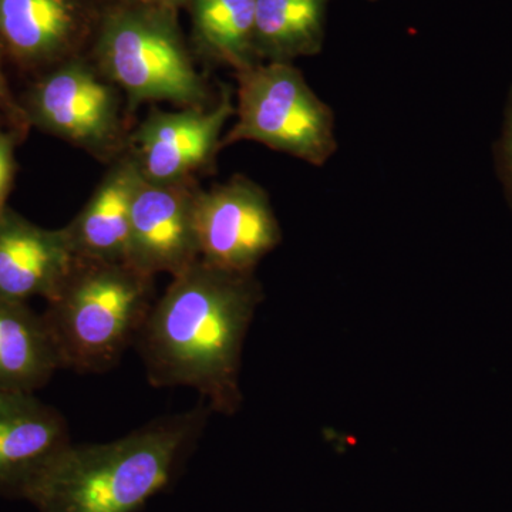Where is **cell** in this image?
<instances>
[{
	"instance_id": "cell-12",
	"label": "cell",
	"mask_w": 512,
	"mask_h": 512,
	"mask_svg": "<svg viewBox=\"0 0 512 512\" xmlns=\"http://www.w3.org/2000/svg\"><path fill=\"white\" fill-rule=\"evenodd\" d=\"M76 259L66 227H40L9 207L0 212V298L49 301Z\"/></svg>"
},
{
	"instance_id": "cell-6",
	"label": "cell",
	"mask_w": 512,
	"mask_h": 512,
	"mask_svg": "<svg viewBox=\"0 0 512 512\" xmlns=\"http://www.w3.org/2000/svg\"><path fill=\"white\" fill-rule=\"evenodd\" d=\"M29 127L110 164L130 143L126 97L93 60L73 57L36 76L20 100Z\"/></svg>"
},
{
	"instance_id": "cell-18",
	"label": "cell",
	"mask_w": 512,
	"mask_h": 512,
	"mask_svg": "<svg viewBox=\"0 0 512 512\" xmlns=\"http://www.w3.org/2000/svg\"><path fill=\"white\" fill-rule=\"evenodd\" d=\"M26 131L20 128H0V212L8 208L10 191L15 183L16 148Z\"/></svg>"
},
{
	"instance_id": "cell-15",
	"label": "cell",
	"mask_w": 512,
	"mask_h": 512,
	"mask_svg": "<svg viewBox=\"0 0 512 512\" xmlns=\"http://www.w3.org/2000/svg\"><path fill=\"white\" fill-rule=\"evenodd\" d=\"M332 0H255L259 62L295 63L322 53Z\"/></svg>"
},
{
	"instance_id": "cell-3",
	"label": "cell",
	"mask_w": 512,
	"mask_h": 512,
	"mask_svg": "<svg viewBox=\"0 0 512 512\" xmlns=\"http://www.w3.org/2000/svg\"><path fill=\"white\" fill-rule=\"evenodd\" d=\"M154 302V276L124 262L77 258L43 313L62 367L103 373L116 366Z\"/></svg>"
},
{
	"instance_id": "cell-20",
	"label": "cell",
	"mask_w": 512,
	"mask_h": 512,
	"mask_svg": "<svg viewBox=\"0 0 512 512\" xmlns=\"http://www.w3.org/2000/svg\"><path fill=\"white\" fill-rule=\"evenodd\" d=\"M128 2L146 3V5L177 10L180 8H187L190 0H128Z\"/></svg>"
},
{
	"instance_id": "cell-11",
	"label": "cell",
	"mask_w": 512,
	"mask_h": 512,
	"mask_svg": "<svg viewBox=\"0 0 512 512\" xmlns=\"http://www.w3.org/2000/svg\"><path fill=\"white\" fill-rule=\"evenodd\" d=\"M72 446L69 426L35 393L0 390V495L25 500L37 478Z\"/></svg>"
},
{
	"instance_id": "cell-1",
	"label": "cell",
	"mask_w": 512,
	"mask_h": 512,
	"mask_svg": "<svg viewBox=\"0 0 512 512\" xmlns=\"http://www.w3.org/2000/svg\"><path fill=\"white\" fill-rule=\"evenodd\" d=\"M262 299L254 272L225 271L198 259L173 276L136 340L150 383L190 387L212 412H238L242 346Z\"/></svg>"
},
{
	"instance_id": "cell-7",
	"label": "cell",
	"mask_w": 512,
	"mask_h": 512,
	"mask_svg": "<svg viewBox=\"0 0 512 512\" xmlns=\"http://www.w3.org/2000/svg\"><path fill=\"white\" fill-rule=\"evenodd\" d=\"M194 225L201 261L225 271L255 272L282 242L268 192L242 174L198 190Z\"/></svg>"
},
{
	"instance_id": "cell-19",
	"label": "cell",
	"mask_w": 512,
	"mask_h": 512,
	"mask_svg": "<svg viewBox=\"0 0 512 512\" xmlns=\"http://www.w3.org/2000/svg\"><path fill=\"white\" fill-rule=\"evenodd\" d=\"M3 53L0 50V113L10 121L13 127L20 130L28 131V123H26L25 113H23L20 100L16 99L15 94L10 89L8 76L3 70Z\"/></svg>"
},
{
	"instance_id": "cell-14",
	"label": "cell",
	"mask_w": 512,
	"mask_h": 512,
	"mask_svg": "<svg viewBox=\"0 0 512 512\" xmlns=\"http://www.w3.org/2000/svg\"><path fill=\"white\" fill-rule=\"evenodd\" d=\"M62 369L43 315L0 298V390L35 393Z\"/></svg>"
},
{
	"instance_id": "cell-4",
	"label": "cell",
	"mask_w": 512,
	"mask_h": 512,
	"mask_svg": "<svg viewBox=\"0 0 512 512\" xmlns=\"http://www.w3.org/2000/svg\"><path fill=\"white\" fill-rule=\"evenodd\" d=\"M93 53V62L119 87L130 110L157 101L181 109L214 104L185 43L177 10L119 0L101 12Z\"/></svg>"
},
{
	"instance_id": "cell-9",
	"label": "cell",
	"mask_w": 512,
	"mask_h": 512,
	"mask_svg": "<svg viewBox=\"0 0 512 512\" xmlns=\"http://www.w3.org/2000/svg\"><path fill=\"white\" fill-rule=\"evenodd\" d=\"M197 181L153 184L141 178L131 208L128 264L150 276H175L200 259L194 225Z\"/></svg>"
},
{
	"instance_id": "cell-2",
	"label": "cell",
	"mask_w": 512,
	"mask_h": 512,
	"mask_svg": "<svg viewBox=\"0 0 512 512\" xmlns=\"http://www.w3.org/2000/svg\"><path fill=\"white\" fill-rule=\"evenodd\" d=\"M210 410L161 417L110 443H72L25 500L39 512H137L177 476Z\"/></svg>"
},
{
	"instance_id": "cell-10",
	"label": "cell",
	"mask_w": 512,
	"mask_h": 512,
	"mask_svg": "<svg viewBox=\"0 0 512 512\" xmlns=\"http://www.w3.org/2000/svg\"><path fill=\"white\" fill-rule=\"evenodd\" d=\"M100 15L89 0H0V46L20 69L42 74L82 56Z\"/></svg>"
},
{
	"instance_id": "cell-17",
	"label": "cell",
	"mask_w": 512,
	"mask_h": 512,
	"mask_svg": "<svg viewBox=\"0 0 512 512\" xmlns=\"http://www.w3.org/2000/svg\"><path fill=\"white\" fill-rule=\"evenodd\" d=\"M495 171L512 211V86L504 109L503 127L493 147Z\"/></svg>"
},
{
	"instance_id": "cell-16",
	"label": "cell",
	"mask_w": 512,
	"mask_h": 512,
	"mask_svg": "<svg viewBox=\"0 0 512 512\" xmlns=\"http://www.w3.org/2000/svg\"><path fill=\"white\" fill-rule=\"evenodd\" d=\"M192 40L205 62L235 73L261 63L256 53L255 0H190Z\"/></svg>"
},
{
	"instance_id": "cell-8",
	"label": "cell",
	"mask_w": 512,
	"mask_h": 512,
	"mask_svg": "<svg viewBox=\"0 0 512 512\" xmlns=\"http://www.w3.org/2000/svg\"><path fill=\"white\" fill-rule=\"evenodd\" d=\"M234 116L231 89L222 87L218 100L205 109L151 111L131 131L127 151L148 183H191L214 163Z\"/></svg>"
},
{
	"instance_id": "cell-13",
	"label": "cell",
	"mask_w": 512,
	"mask_h": 512,
	"mask_svg": "<svg viewBox=\"0 0 512 512\" xmlns=\"http://www.w3.org/2000/svg\"><path fill=\"white\" fill-rule=\"evenodd\" d=\"M82 211L66 225L79 259L128 264L131 208L141 175L131 154L111 161Z\"/></svg>"
},
{
	"instance_id": "cell-5",
	"label": "cell",
	"mask_w": 512,
	"mask_h": 512,
	"mask_svg": "<svg viewBox=\"0 0 512 512\" xmlns=\"http://www.w3.org/2000/svg\"><path fill=\"white\" fill-rule=\"evenodd\" d=\"M235 76L237 121L222 137L221 150L252 141L313 167L335 156V113L295 63L261 62Z\"/></svg>"
}]
</instances>
